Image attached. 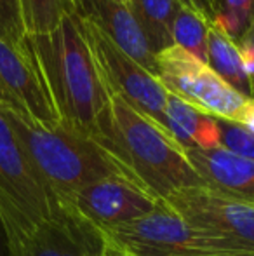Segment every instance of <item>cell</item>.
Instances as JSON below:
<instances>
[{"label": "cell", "instance_id": "25", "mask_svg": "<svg viewBox=\"0 0 254 256\" xmlns=\"http://www.w3.org/2000/svg\"><path fill=\"white\" fill-rule=\"evenodd\" d=\"M235 124H239L241 128H244L246 131L253 132L254 134V98H249L246 102L244 108L239 114V118Z\"/></svg>", "mask_w": 254, "mask_h": 256}, {"label": "cell", "instance_id": "4", "mask_svg": "<svg viewBox=\"0 0 254 256\" xmlns=\"http://www.w3.org/2000/svg\"><path fill=\"white\" fill-rule=\"evenodd\" d=\"M99 232L106 244L129 256H254L251 250L190 225L166 200L150 214Z\"/></svg>", "mask_w": 254, "mask_h": 256}, {"label": "cell", "instance_id": "28", "mask_svg": "<svg viewBox=\"0 0 254 256\" xmlns=\"http://www.w3.org/2000/svg\"><path fill=\"white\" fill-rule=\"evenodd\" d=\"M124 2H127V0H124Z\"/></svg>", "mask_w": 254, "mask_h": 256}, {"label": "cell", "instance_id": "20", "mask_svg": "<svg viewBox=\"0 0 254 256\" xmlns=\"http://www.w3.org/2000/svg\"><path fill=\"white\" fill-rule=\"evenodd\" d=\"M218 128H220V140H221V146H223V148L241 155V157L254 160V134L253 132L246 131V129L241 128L239 124L227 122V120H218Z\"/></svg>", "mask_w": 254, "mask_h": 256}, {"label": "cell", "instance_id": "16", "mask_svg": "<svg viewBox=\"0 0 254 256\" xmlns=\"http://www.w3.org/2000/svg\"><path fill=\"white\" fill-rule=\"evenodd\" d=\"M127 7L155 54L173 48V21L178 0H127Z\"/></svg>", "mask_w": 254, "mask_h": 256}, {"label": "cell", "instance_id": "13", "mask_svg": "<svg viewBox=\"0 0 254 256\" xmlns=\"http://www.w3.org/2000/svg\"><path fill=\"white\" fill-rule=\"evenodd\" d=\"M92 21L120 51L157 77V54L152 51L145 34L124 0H101Z\"/></svg>", "mask_w": 254, "mask_h": 256}, {"label": "cell", "instance_id": "26", "mask_svg": "<svg viewBox=\"0 0 254 256\" xmlns=\"http://www.w3.org/2000/svg\"><path fill=\"white\" fill-rule=\"evenodd\" d=\"M0 256H10V234L2 214H0Z\"/></svg>", "mask_w": 254, "mask_h": 256}, {"label": "cell", "instance_id": "9", "mask_svg": "<svg viewBox=\"0 0 254 256\" xmlns=\"http://www.w3.org/2000/svg\"><path fill=\"white\" fill-rule=\"evenodd\" d=\"M0 110L42 128L61 124L26 38L17 44L0 37Z\"/></svg>", "mask_w": 254, "mask_h": 256}, {"label": "cell", "instance_id": "3", "mask_svg": "<svg viewBox=\"0 0 254 256\" xmlns=\"http://www.w3.org/2000/svg\"><path fill=\"white\" fill-rule=\"evenodd\" d=\"M155 197L202 185L185 150L162 128L110 91V115L99 142Z\"/></svg>", "mask_w": 254, "mask_h": 256}, {"label": "cell", "instance_id": "1", "mask_svg": "<svg viewBox=\"0 0 254 256\" xmlns=\"http://www.w3.org/2000/svg\"><path fill=\"white\" fill-rule=\"evenodd\" d=\"M59 122L99 142L110 115V89L77 14L49 34L26 35Z\"/></svg>", "mask_w": 254, "mask_h": 256}, {"label": "cell", "instance_id": "8", "mask_svg": "<svg viewBox=\"0 0 254 256\" xmlns=\"http://www.w3.org/2000/svg\"><path fill=\"white\" fill-rule=\"evenodd\" d=\"M169 208L190 225L254 251V200L207 183L173 192Z\"/></svg>", "mask_w": 254, "mask_h": 256}, {"label": "cell", "instance_id": "2", "mask_svg": "<svg viewBox=\"0 0 254 256\" xmlns=\"http://www.w3.org/2000/svg\"><path fill=\"white\" fill-rule=\"evenodd\" d=\"M33 171L44 183L52 204L82 186L113 176L134 178L131 171L91 136L63 124L42 128L2 110Z\"/></svg>", "mask_w": 254, "mask_h": 256}, {"label": "cell", "instance_id": "23", "mask_svg": "<svg viewBox=\"0 0 254 256\" xmlns=\"http://www.w3.org/2000/svg\"><path fill=\"white\" fill-rule=\"evenodd\" d=\"M181 6H185L187 9L193 10L195 14H199L206 23H209L211 26L214 24V18H216V0H178Z\"/></svg>", "mask_w": 254, "mask_h": 256}, {"label": "cell", "instance_id": "14", "mask_svg": "<svg viewBox=\"0 0 254 256\" xmlns=\"http://www.w3.org/2000/svg\"><path fill=\"white\" fill-rule=\"evenodd\" d=\"M166 129L181 148L211 150L221 146L218 120L197 112L176 96H167Z\"/></svg>", "mask_w": 254, "mask_h": 256}, {"label": "cell", "instance_id": "11", "mask_svg": "<svg viewBox=\"0 0 254 256\" xmlns=\"http://www.w3.org/2000/svg\"><path fill=\"white\" fill-rule=\"evenodd\" d=\"M106 240L71 211L54 206V212L10 250V256H103Z\"/></svg>", "mask_w": 254, "mask_h": 256}, {"label": "cell", "instance_id": "18", "mask_svg": "<svg viewBox=\"0 0 254 256\" xmlns=\"http://www.w3.org/2000/svg\"><path fill=\"white\" fill-rule=\"evenodd\" d=\"M19 6L28 35L49 34L64 16L75 12L71 0H19Z\"/></svg>", "mask_w": 254, "mask_h": 256}, {"label": "cell", "instance_id": "21", "mask_svg": "<svg viewBox=\"0 0 254 256\" xmlns=\"http://www.w3.org/2000/svg\"><path fill=\"white\" fill-rule=\"evenodd\" d=\"M26 35L19 0H0V37L21 44Z\"/></svg>", "mask_w": 254, "mask_h": 256}, {"label": "cell", "instance_id": "17", "mask_svg": "<svg viewBox=\"0 0 254 256\" xmlns=\"http://www.w3.org/2000/svg\"><path fill=\"white\" fill-rule=\"evenodd\" d=\"M209 23L199 14L187 9L185 6L178 7V12L173 21V44L183 49L195 60L207 63V34Z\"/></svg>", "mask_w": 254, "mask_h": 256}, {"label": "cell", "instance_id": "7", "mask_svg": "<svg viewBox=\"0 0 254 256\" xmlns=\"http://www.w3.org/2000/svg\"><path fill=\"white\" fill-rule=\"evenodd\" d=\"M80 20L89 48L94 54L98 68L110 91L119 94L134 110L167 132L166 106L169 92L166 91V88L155 75L120 51L94 21L84 18Z\"/></svg>", "mask_w": 254, "mask_h": 256}, {"label": "cell", "instance_id": "10", "mask_svg": "<svg viewBox=\"0 0 254 256\" xmlns=\"http://www.w3.org/2000/svg\"><path fill=\"white\" fill-rule=\"evenodd\" d=\"M162 202L138 180L113 176L82 186L54 206L71 211L96 230H105L150 214Z\"/></svg>", "mask_w": 254, "mask_h": 256}, {"label": "cell", "instance_id": "15", "mask_svg": "<svg viewBox=\"0 0 254 256\" xmlns=\"http://www.w3.org/2000/svg\"><path fill=\"white\" fill-rule=\"evenodd\" d=\"M207 64L235 91L246 98H254V89L246 72L241 48L218 26H209L207 34Z\"/></svg>", "mask_w": 254, "mask_h": 256}, {"label": "cell", "instance_id": "6", "mask_svg": "<svg viewBox=\"0 0 254 256\" xmlns=\"http://www.w3.org/2000/svg\"><path fill=\"white\" fill-rule=\"evenodd\" d=\"M157 78L169 94L218 120L235 124L249 100L227 84L207 63L176 46L157 54Z\"/></svg>", "mask_w": 254, "mask_h": 256}, {"label": "cell", "instance_id": "12", "mask_svg": "<svg viewBox=\"0 0 254 256\" xmlns=\"http://www.w3.org/2000/svg\"><path fill=\"white\" fill-rule=\"evenodd\" d=\"M188 162L204 183L225 192L254 200V160L241 157L230 150L185 148Z\"/></svg>", "mask_w": 254, "mask_h": 256}, {"label": "cell", "instance_id": "27", "mask_svg": "<svg viewBox=\"0 0 254 256\" xmlns=\"http://www.w3.org/2000/svg\"><path fill=\"white\" fill-rule=\"evenodd\" d=\"M103 256H129V254L124 253V251H120V250H117V248L110 246V244H106L105 253H103Z\"/></svg>", "mask_w": 254, "mask_h": 256}, {"label": "cell", "instance_id": "5", "mask_svg": "<svg viewBox=\"0 0 254 256\" xmlns=\"http://www.w3.org/2000/svg\"><path fill=\"white\" fill-rule=\"evenodd\" d=\"M52 212L51 196L0 110V214L9 228L10 250Z\"/></svg>", "mask_w": 254, "mask_h": 256}, {"label": "cell", "instance_id": "19", "mask_svg": "<svg viewBox=\"0 0 254 256\" xmlns=\"http://www.w3.org/2000/svg\"><path fill=\"white\" fill-rule=\"evenodd\" d=\"M254 20V0H216L214 24L234 42H241Z\"/></svg>", "mask_w": 254, "mask_h": 256}, {"label": "cell", "instance_id": "22", "mask_svg": "<svg viewBox=\"0 0 254 256\" xmlns=\"http://www.w3.org/2000/svg\"><path fill=\"white\" fill-rule=\"evenodd\" d=\"M239 48H241L246 72H248L249 78H251V84H253V89H254V20L251 23L249 32L246 34V37L239 42Z\"/></svg>", "mask_w": 254, "mask_h": 256}, {"label": "cell", "instance_id": "24", "mask_svg": "<svg viewBox=\"0 0 254 256\" xmlns=\"http://www.w3.org/2000/svg\"><path fill=\"white\" fill-rule=\"evenodd\" d=\"M101 0H71V6L75 9V14L84 20H94L96 12Z\"/></svg>", "mask_w": 254, "mask_h": 256}]
</instances>
